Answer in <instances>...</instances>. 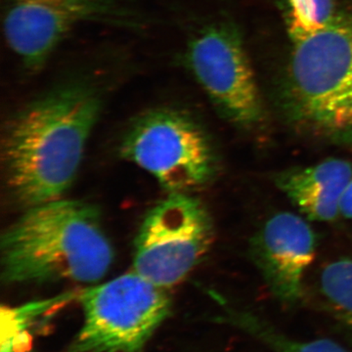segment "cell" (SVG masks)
<instances>
[{
    "mask_svg": "<svg viewBox=\"0 0 352 352\" xmlns=\"http://www.w3.org/2000/svg\"><path fill=\"white\" fill-rule=\"evenodd\" d=\"M340 215L344 219L352 220V176L351 182L347 185L342 203H340Z\"/></svg>",
    "mask_w": 352,
    "mask_h": 352,
    "instance_id": "obj_14",
    "label": "cell"
},
{
    "mask_svg": "<svg viewBox=\"0 0 352 352\" xmlns=\"http://www.w3.org/2000/svg\"><path fill=\"white\" fill-rule=\"evenodd\" d=\"M293 44L286 94L292 122L315 138L352 143V9Z\"/></svg>",
    "mask_w": 352,
    "mask_h": 352,
    "instance_id": "obj_3",
    "label": "cell"
},
{
    "mask_svg": "<svg viewBox=\"0 0 352 352\" xmlns=\"http://www.w3.org/2000/svg\"><path fill=\"white\" fill-rule=\"evenodd\" d=\"M166 289L133 270L85 289L83 324L65 352H140L170 314Z\"/></svg>",
    "mask_w": 352,
    "mask_h": 352,
    "instance_id": "obj_4",
    "label": "cell"
},
{
    "mask_svg": "<svg viewBox=\"0 0 352 352\" xmlns=\"http://www.w3.org/2000/svg\"><path fill=\"white\" fill-rule=\"evenodd\" d=\"M351 176V162L330 157L307 168L284 171L275 182L307 219L329 222L340 215V203Z\"/></svg>",
    "mask_w": 352,
    "mask_h": 352,
    "instance_id": "obj_10",
    "label": "cell"
},
{
    "mask_svg": "<svg viewBox=\"0 0 352 352\" xmlns=\"http://www.w3.org/2000/svg\"><path fill=\"white\" fill-rule=\"evenodd\" d=\"M140 29L143 16L120 0H11L4 38L24 68L38 73L67 36L83 23Z\"/></svg>",
    "mask_w": 352,
    "mask_h": 352,
    "instance_id": "obj_7",
    "label": "cell"
},
{
    "mask_svg": "<svg viewBox=\"0 0 352 352\" xmlns=\"http://www.w3.org/2000/svg\"><path fill=\"white\" fill-rule=\"evenodd\" d=\"M113 256L100 210L71 199L25 208L0 241L1 279L8 285L98 283Z\"/></svg>",
    "mask_w": 352,
    "mask_h": 352,
    "instance_id": "obj_2",
    "label": "cell"
},
{
    "mask_svg": "<svg viewBox=\"0 0 352 352\" xmlns=\"http://www.w3.org/2000/svg\"><path fill=\"white\" fill-rule=\"evenodd\" d=\"M104 66L69 72L16 113L3 139L7 186L25 208L63 198L120 76Z\"/></svg>",
    "mask_w": 352,
    "mask_h": 352,
    "instance_id": "obj_1",
    "label": "cell"
},
{
    "mask_svg": "<svg viewBox=\"0 0 352 352\" xmlns=\"http://www.w3.org/2000/svg\"><path fill=\"white\" fill-rule=\"evenodd\" d=\"M340 10L336 0H286L285 20L293 43L328 27Z\"/></svg>",
    "mask_w": 352,
    "mask_h": 352,
    "instance_id": "obj_13",
    "label": "cell"
},
{
    "mask_svg": "<svg viewBox=\"0 0 352 352\" xmlns=\"http://www.w3.org/2000/svg\"><path fill=\"white\" fill-rule=\"evenodd\" d=\"M212 219L191 194H168L146 214L134 240L132 270L170 289L203 261L214 242Z\"/></svg>",
    "mask_w": 352,
    "mask_h": 352,
    "instance_id": "obj_6",
    "label": "cell"
},
{
    "mask_svg": "<svg viewBox=\"0 0 352 352\" xmlns=\"http://www.w3.org/2000/svg\"><path fill=\"white\" fill-rule=\"evenodd\" d=\"M319 289L329 310L352 335V258L327 264L319 279Z\"/></svg>",
    "mask_w": 352,
    "mask_h": 352,
    "instance_id": "obj_12",
    "label": "cell"
},
{
    "mask_svg": "<svg viewBox=\"0 0 352 352\" xmlns=\"http://www.w3.org/2000/svg\"><path fill=\"white\" fill-rule=\"evenodd\" d=\"M185 64L212 103L240 126H254L264 118L258 87L242 41L231 28H204L189 41Z\"/></svg>",
    "mask_w": 352,
    "mask_h": 352,
    "instance_id": "obj_8",
    "label": "cell"
},
{
    "mask_svg": "<svg viewBox=\"0 0 352 352\" xmlns=\"http://www.w3.org/2000/svg\"><path fill=\"white\" fill-rule=\"evenodd\" d=\"M252 252L273 296L287 305L298 302L316 254V238L307 220L292 212L273 215L252 241Z\"/></svg>",
    "mask_w": 352,
    "mask_h": 352,
    "instance_id": "obj_9",
    "label": "cell"
},
{
    "mask_svg": "<svg viewBox=\"0 0 352 352\" xmlns=\"http://www.w3.org/2000/svg\"><path fill=\"white\" fill-rule=\"evenodd\" d=\"M120 152L150 173L168 194H191L214 175V153L207 135L179 109L141 113L124 134Z\"/></svg>",
    "mask_w": 352,
    "mask_h": 352,
    "instance_id": "obj_5",
    "label": "cell"
},
{
    "mask_svg": "<svg viewBox=\"0 0 352 352\" xmlns=\"http://www.w3.org/2000/svg\"><path fill=\"white\" fill-rule=\"evenodd\" d=\"M229 321L273 352H351L332 340L293 339L251 315H233Z\"/></svg>",
    "mask_w": 352,
    "mask_h": 352,
    "instance_id": "obj_11",
    "label": "cell"
}]
</instances>
